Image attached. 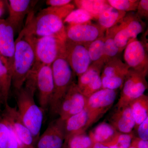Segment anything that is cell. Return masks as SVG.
Returning <instances> with one entry per match:
<instances>
[{"mask_svg":"<svg viewBox=\"0 0 148 148\" xmlns=\"http://www.w3.org/2000/svg\"><path fill=\"white\" fill-rule=\"evenodd\" d=\"M87 47L66 39L64 56L73 72L78 77L84 73L92 63Z\"/></svg>","mask_w":148,"mask_h":148,"instance_id":"7c38bea8","label":"cell"},{"mask_svg":"<svg viewBox=\"0 0 148 148\" xmlns=\"http://www.w3.org/2000/svg\"><path fill=\"white\" fill-rule=\"evenodd\" d=\"M102 88L101 75H98L93 79L82 90L83 95L86 98L90 96Z\"/></svg>","mask_w":148,"mask_h":148,"instance_id":"836d02e7","label":"cell"},{"mask_svg":"<svg viewBox=\"0 0 148 148\" xmlns=\"http://www.w3.org/2000/svg\"><path fill=\"white\" fill-rule=\"evenodd\" d=\"M145 27V23L136 14L130 12L126 13L119 23L108 30L113 36L121 53L132 40L137 39Z\"/></svg>","mask_w":148,"mask_h":148,"instance_id":"8992f818","label":"cell"},{"mask_svg":"<svg viewBox=\"0 0 148 148\" xmlns=\"http://www.w3.org/2000/svg\"><path fill=\"white\" fill-rule=\"evenodd\" d=\"M3 100L2 93L1 87V83H0V101Z\"/></svg>","mask_w":148,"mask_h":148,"instance_id":"60d3db41","label":"cell"},{"mask_svg":"<svg viewBox=\"0 0 148 148\" xmlns=\"http://www.w3.org/2000/svg\"><path fill=\"white\" fill-rule=\"evenodd\" d=\"M109 121L117 132L121 133H131L135 127V119L129 105L116 108Z\"/></svg>","mask_w":148,"mask_h":148,"instance_id":"ac0fdd59","label":"cell"},{"mask_svg":"<svg viewBox=\"0 0 148 148\" xmlns=\"http://www.w3.org/2000/svg\"><path fill=\"white\" fill-rule=\"evenodd\" d=\"M36 38L23 29L15 40L12 84L16 91L23 87L34 64Z\"/></svg>","mask_w":148,"mask_h":148,"instance_id":"3957f363","label":"cell"},{"mask_svg":"<svg viewBox=\"0 0 148 148\" xmlns=\"http://www.w3.org/2000/svg\"><path fill=\"white\" fill-rule=\"evenodd\" d=\"M131 146L136 148H148V141L142 140L134 137L132 139Z\"/></svg>","mask_w":148,"mask_h":148,"instance_id":"74e56055","label":"cell"},{"mask_svg":"<svg viewBox=\"0 0 148 148\" xmlns=\"http://www.w3.org/2000/svg\"><path fill=\"white\" fill-rule=\"evenodd\" d=\"M146 74L129 69L122 87L120 97L116 108L129 105L130 103L144 94L148 88Z\"/></svg>","mask_w":148,"mask_h":148,"instance_id":"ba28073f","label":"cell"},{"mask_svg":"<svg viewBox=\"0 0 148 148\" xmlns=\"http://www.w3.org/2000/svg\"><path fill=\"white\" fill-rule=\"evenodd\" d=\"M138 138L142 140H148V117L137 127Z\"/></svg>","mask_w":148,"mask_h":148,"instance_id":"e575fe53","label":"cell"},{"mask_svg":"<svg viewBox=\"0 0 148 148\" xmlns=\"http://www.w3.org/2000/svg\"><path fill=\"white\" fill-rule=\"evenodd\" d=\"M120 53L113 35L108 30L106 31L104 37V50L102 61L104 64Z\"/></svg>","mask_w":148,"mask_h":148,"instance_id":"4316f807","label":"cell"},{"mask_svg":"<svg viewBox=\"0 0 148 148\" xmlns=\"http://www.w3.org/2000/svg\"><path fill=\"white\" fill-rule=\"evenodd\" d=\"M136 14L138 17L147 18L148 17V1L140 0L138 3Z\"/></svg>","mask_w":148,"mask_h":148,"instance_id":"d590c367","label":"cell"},{"mask_svg":"<svg viewBox=\"0 0 148 148\" xmlns=\"http://www.w3.org/2000/svg\"><path fill=\"white\" fill-rule=\"evenodd\" d=\"M2 118L1 117V116H0V120H1V119Z\"/></svg>","mask_w":148,"mask_h":148,"instance_id":"7bdbcfd3","label":"cell"},{"mask_svg":"<svg viewBox=\"0 0 148 148\" xmlns=\"http://www.w3.org/2000/svg\"><path fill=\"white\" fill-rule=\"evenodd\" d=\"M5 1L0 0V18L3 16L5 12L6 3Z\"/></svg>","mask_w":148,"mask_h":148,"instance_id":"f35d334b","label":"cell"},{"mask_svg":"<svg viewBox=\"0 0 148 148\" xmlns=\"http://www.w3.org/2000/svg\"><path fill=\"white\" fill-rule=\"evenodd\" d=\"M128 148H136L135 147H133V146H130V147H129Z\"/></svg>","mask_w":148,"mask_h":148,"instance_id":"b9f144b4","label":"cell"},{"mask_svg":"<svg viewBox=\"0 0 148 148\" xmlns=\"http://www.w3.org/2000/svg\"><path fill=\"white\" fill-rule=\"evenodd\" d=\"M127 12L119 10L109 5L99 14L97 20L98 25L106 31L119 23Z\"/></svg>","mask_w":148,"mask_h":148,"instance_id":"44dd1931","label":"cell"},{"mask_svg":"<svg viewBox=\"0 0 148 148\" xmlns=\"http://www.w3.org/2000/svg\"><path fill=\"white\" fill-rule=\"evenodd\" d=\"M0 148H22L11 127L3 118L0 120Z\"/></svg>","mask_w":148,"mask_h":148,"instance_id":"cb8c5ba5","label":"cell"},{"mask_svg":"<svg viewBox=\"0 0 148 148\" xmlns=\"http://www.w3.org/2000/svg\"><path fill=\"white\" fill-rule=\"evenodd\" d=\"M104 37L105 36L98 38L88 45V51L92 63L102 61L104 50Z\"/></svg>","mask_w":148,"mask_h":148,"instance_id":"1f68e13d","label":"cell"},{"mask_svg":"<svg viewBox=\"0 0 148 148\" xmlns=\"http://www.w3.org/2000/svg\"><path fill=\"white\" fill-rule=\"evenodd\" d=\"M135 122V128L148 117V96L143 95L129 103Z\"/></svg>","mask_w":148,"mask_h":148,"instance_id":"7402d4cb","label":"cell"},{"mask_svg":"<svg viewBox=\"0 0 148 148\" xmlns=\"http://www.w3.org/2000/svg\"><path fill=\"white\" fill-rule=\"evenodd\" d=\"M51 68L54 89L49 109L50 115L54 116L57 115L60 104L73 82V72L65 58L64 53L52 63Z\"/></svg>","mask_w":148,"mask_h":148,"instance_id":"5b68a950","label":"cell"},{"mask_svg":"<svg viewBox=\"0 0 148 148\" xmlns=\"http://www.w3.org/2000/svg\"><path fill=\"white\" fill-rule=\"evenodd\" d=\"M134 135L118 132L110 140L103 144L110 148H128L131 146Z\"/></svg>","mask_w":148,"mask_h":148,"instance_id":"f1b7e54d","label":"cell"},{"mask_svg":"<svg viewBox=\"0 0 148 148\" xmlns=\"http://www.w3.org/2000/svg\"><path fill=\"white\" fill-rule=\"evenodd\" d=\"M36 90L38 91L40 107L44 111L49 108L54 89L51 66L45 65L40 67L35 71Z\"/></svg>","mask_w":148,"mask_h":148,"instance_id":"2e32d148","label":"cell"},{"mask_svg":"<svg viewBox=\"0 0 148 148\" xmlns=\"http://www.w3.org/2000/svg\"><path fill=\"white\" fill-rule=\"evenodd\" d=\"M116 96V90L102 88L87 98L84 108L88 116L86 130L111 108Z\"/></svg>","mask_w":148,"mask_h":148,"instance_id":"52a82bcc","label":"cell"},{"mask_svg":"<svg viewBox=\"0 0 148 148\" xmlns=\"http://www.w3.org/2000/svg\"><path fill=\"white\" fill-rule=\"evenodd\" d=\"M123 56L129 69L147 75L148 45L137 39L132 40L125 49Z\"/></svg>","mask_w":148,"mask_h":148,"instance_id":"5bb4252c","label":"cell"},{"mask_svg":"<svg viewBox=\"0 0 148 148\" xmlns=\"http://www.w3.org/2000/svg\"><path fill=\"white\" fill-rule=\"evenodd\" d=\"M75 9V5L70 3L57 7H48L35 16L30 13L23 29L36 38L53 34L65 28L64 19Z\"/></svg>","mask_w":148,"mask_h":148,"instance_id":"7a4b0ae2","label":"cell"},{"mask_svg":"<svg viewBox=\"0 0 148 148\" xmlns=\"http://www.w3.org/2000/svg\"><path fill=\"white\" fill-rule=\"evenodd\" d=\"M88 116L85 109L65 121V146L67 140L73 135L86 132Z\"/></svg>","mask_w":148,"mask_h":148,"instance_id":"ffe728a7","label":"cell"},{"mask_svg":"<svg viewBox=\"0 0 148 148\" xmlns=\"http://www.w3.org/2000/svg\"><path fill=\"white\" fill-rule=\"evenodd\" d=\"M65 139V122L59 117L51 121L40 135L36 148H64Z\"/></svg>","mask_w":148,"mask_h":148,"instance_id":"e0dca14e","label":"cell"},{"mask_svg":"<svg viewBox=\"0 0 148 148\" xmlns=\"http://www.w3.org/2000/svg\"><path fill=\"white\" fill-rule=\"evenodd\" d=\"M24 84L16 91L17 110L24 124L37 142L40 135L44 111L37 106L34 98L36 90L34 75L29 74Z\"/></svg>","mask_w":148,"mask_h":148,"instance_id":"6da1fadb","label":"cell"},{"mask_svg":"<svg viewBox=\"0 0 148 148\" xmlns=\"http://www.w3.org/2000/svg\"><path fill=\"white\" fill-rule=\"evenodd\" d=\"M16 29L7 19L0 18V59L12 75L15 51Z\"/></svg>","mask_w":148,"mask_h":148,"instance_id":"8fae6325","label":"cell"},{"mask_svg":"<svg viewBox=\"0 0 148 148\" xmlns=\"http://www.w3.org/2000/svg\"><path fill=\"white\" fill-rule=\"evenodd\" d=\"M66 39L88 45L95 40L105 36V30L91 21L79 24L69 25L66 28Z\"/></svg>","mask_w":148,"mask_h":148,"instance_id":"4fadbf2b","label":"cell"},{"mask_svg":"<svg viewBox=\"0 0 148 148\" xmlns=\"http://www.w3.org/2000/svg\"><path fill=\"white\" fill-rule=\"evenodd\" d=\"M73 2L78 8L86 11L96 20L102 11L110 5L107 0H75Z\"/></svg>","mask_w":148,"mask_h":148,"instance_id":"d4e9b609","label":"cell"},{"mask_svg":"<svg viewBox=\"0 0 148 148\" xmlns=\"http://www.w3.org/2000/svg\"><path fill=\"white\" fill-rule=\"evenodd\" d=\"M3 119L11 127L21 148H36V142L32 132L24 124L16 108L5 104Z\"/></svg>","mask_w":148,"mask_h":148,"instance_id":"30bf717a","label":"cell"},{"mask_svg":"<svg viewBox=\"0 0 148 148\" xmlns=\"http://www.w3.org/2000/svg\"><path fill=\"white\" fill-rule=\"evenodd\" d=\"M87 99L73 82L60 104L57 115L65 121L84 110Z\"/></svg>","mask_w":148,"mask_h":148,"instance_id":"9a60e30c","label":"cell"},{"mask_svg":"<svg viewBox=\"0 0 148 148\" xmlns=\"http://www.w3.org/2000/svg\"><path fill=\"white\" fill-rule=\"evenodd\" d=\"M117 132L110 123L103 122L90 131L88 135L92 143L103 144L110 140Z\"/></svg>","mask_w":148,"mask_h":148,"instance_id":"603a6c76","label":"cell"},{"mask_svg":"<svg viewBox=\"0 0 148 148\" xmlns=\"http://www.w3.org/2000/svg\"><path fill=\"white\" fill-rule=\"evenodd\" d=\"M0 83L3 101L8 103L9 94L12 84V75L0 59Z\"/></svg>","mask_w":148,"mask_h":148,"instance_id":"83f0119b","label":"cell"},{"mask_svg":"<svg viewBox=\"0 0 148 148\" xmlns=\"http://www.w3.org/2000/svg\"><path fill=\"white\" fill-rule=\"evenodd\" d=\"M66 40L65 28L53 34L37 38L35 42V61L31 71H35L52 63L64 53Z\"/></svg>","mask_w":148,"mask_h":148,"instance_id":"277c9868","label":"cell"},{"mask_svg":"<svg viewBox=\"0 0 148 148\" xmlns=\"http://www.w3.org/2000/svg\"><path fill=\"white\" fill-rule=\"evenodd\" d=\"M129 68L118 57L104 64L101 77L102 88L116 90L122 87Z\"/></svg>","mask_w":148,"mask_h":148,"instance_id":"9c48e42d","label":"cell"},{"mask_svg":"<svg viewBox=\"0 0 148 148\" xmlns=\"http://www.w3.org/2000/svg\"><path fill=\"white\" fill-rule=\"evenodd\" d=\"M104 65L102 61L92 62L84 73L78 77V79L77 84L81 91L95 77L101 75Z\"/></svg>","mask_w":148,"mask_h":148,"instance_id":"484cf974","label":"cell"},{"mask_svg":"<svg viewBox=\"0 0 148 148\" xmlns=\"http://www.w3.org/2000/svg\"><path fill=\"white\" fill-rule=\"evenodd\" d=\"M110 6L125 12H132L137 10L140 0H108Z\"/></svg>","mask_w":148,"mask_h":148,"instance_id":"d6a6232c","label":"cell"},{"mask_svg":"<svg viewBox=\"0 0 148 148\" xmlns=\"http://www.w3.org/2000/svg\"><path fill=\"white\" fill-rule=\"evenodd\" d=\"M30 0H10L8 7L9 15L7 18L15 29H18L22 24L25 16L30 12L33 3Z\"/></svg>","mask_w":148,"mask_h":148,"instance_id":"d6986e66","label":"cell"},{"mask_svg":"<svg viewBox=\"0 0 148 148\" xmlns=\"http://www.w3.org/2000/svg\"><path fill=\"white\" fill-rule=\"evenodd\" d=\"M90 148H110L108 146L101 143H94Z\"/></svg>","mask_w":148,"mask_h":148,"instance_id":"ab89813d","label":"cell"},{"mask_svg":"<svg viewBox=\"0 0 148 148\" xmlns=\"http://www.w3.org/2000/svg\"><path fill=\"white\" fill-rule=\"evenodd\" d=\"M92 143L89 135L86 132L73 135L67 140L66 146L68 148H90Z\"/></svg>","mask_w":148,"mask_h":148,"instance_id":"4dcf8cb0","label":"cell"},{"mask_svg":"<svg viewBox=\"0 0 148 148\" xmlns=\"http://www.w3.org/2000/svg\"><path fill=\"white\" fill-rule=\"evenodd\" d=\"M94 20L89 12L82 9L78 8L72 11L64 20V23L69 25L84 24Z\"/></svg>","mask_w":148,"mask_h":148,"instance_id":"f546056e","label":"cell"},{"mask_svg":"<svg viewBox=\"0 0 148 148\" xmlns=\"http://www.w3.org/2000/svg\"><path fill=\"white\" fill-rule=\"evenodd\" d=\"M72 1L71 0H48L46 4L50 7H57L67 5L71 3Z\"/></svg>","mask_w":148,"mask_h":148,"instance_id":"8d00e7d4","label":"cell"}]
</instances>
